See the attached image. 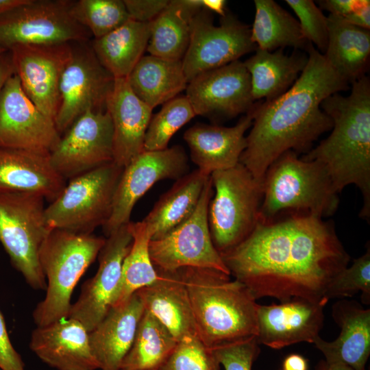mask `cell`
Wrapping results in <instances>:
<instances>
[{"label":"cell","mask_w":370,"mask_h":370,"mask_svg":"<svg viewBox=\"0 0 370 370\" xmlns=\"http://www.w3.org/2000/svg\"><path fill=\"white\" fill-rule=\"evenodd\" d=\"M221 256L256 300L269 297L280 302L325 299L327 285L350 260L332 223L302 214L258 221L244 241Z\"/></svg>","instance_id":"obj_1"},{"label":"cell","mask_w":370,"mask_h":370,"mask_svg":"<svg viewBox=\"0 0 370 370\" xmlns=\"http://www.w3.org/2000/svg\"><path fill=\"white\" fill-rule=\"evenodd\" d=\"M308 60L294 84L275 99L256 102L241 163L262 183L269 166L284 153H306L332 121L321 108L328 97L349 88L323 55L310 44Z\"/></svg>","instance_id":"obj_2"},{"label":"cell","mask_w":370,"mask_h":370,"mask_svg":"<svg viewBox=\"0 0 370 370\" xmlns=\"http://www.w3.org/2000/svg\"><path fill=\"white\" fill-rule=\"evenodd\" d=\"M348 96L325 98L321 108L332 121L330 134L302 159L323 166L339 194L348 185L360 191L361 218H370V80L366 75L352 84Z\"/></svg>","instance_id":"obj_3"},{"label":"cell","mask_w":370,"mask_h":370,"mask_svg":"<svg viewBox=\"0 0 370 370\" xmlns=\"http://www.w3.org/2000/svg\"><path fill=\"white\" fill-rule=\"evenodd\" d=\"M196 323L197 336L209 349L256 337V299L243 283L223 272L180 269Z\"/></svg>","instance_id":"obj_4"},{"label":"cell","mask_w":370,"mask_h":370,"mask_svg":"<svg viewBox=\"0 0 370 370\" xmlns=\"http://www.w3.org/2000/svg\"><path fill=\"white\" fill-rule=\"evenodd\" d=\"M259 222L295 214L321 219L334 214L338 193L321 165L288 151L268 168L262 182Z\"/></svg>","instance_id":"obj_5"},{"label":"cell","mask_w":370,"mask_h":370,"mask_svg":"<svg viewBox=\"0 0 370 370\" xmlns=\"http://www.w3.org/2000/svg\"><path fill=\"white\" fill-rule=\"evenodd\" d=\"M105 242L106 238L92 234L51 230L39 251L47 288L45 297L33 312L37 326L69 317L73 291Z\"/></svg>","instance_id":"obj_6"},{"label":"cell","mask_w":370,"mask_h":370,"mask_svg":"<svg viewBox=\"0 0 370 370\" xmlns=\"http://www.w3.org/2000/svg\"><path fill=\"white\" fill-rule=\"evenodd\" d=\"M214 194L208 219L214 246L221 254L244 241L258 223L262 183L238 163L210 174Z\"/></svg>","instance_id":"obj_7"},{"label":"cell","mask_w":370,"mask_h":370,"mask_svg":"<svg viewBox=\"0 0 370 370\" xmlns=\"http://www.w3.org/2000/svg\"><path fill=\"white\" fill-rule=\"evenodd\" d=\"M45 199L30 193H0V243L12 266L34 290H46L39 263L40 247L51 231Z\"/></svg>","instance_id":"obj_8"},{"label":"cell","mask_w":370,"mask_h":370,"mask_svg":"<svg viewBox=\"0 0 370 370\" xmlns=\"http://www.w3.org/2000/svg\"><path fill=\"white\" fill-rule=\"evenodd\" d=\"M123 170L112 162L71 179L59 196L45 208L48 227L87 234L103 227L110 217Z\"/></svg>","instance_id":"obj_9"},{"label":"cell","mask_w":370,"mask_h":370,"mask_svg":"<svg viewBox=\"0 0 370 370\" xmlns=\"http://www.w3.org/2000/svg\"><path fill=\"white\" fill-rule=\"evenodd\" d=\"M73 1L27 0L0 15V45L6 51L21 45L86 42L90 33L71 14Z\"/></svg>","instance_id":"obj_10"},{"label":"cell","mask_w":370,"mask_h":370,"mask_svg":"<svg viewBox=\"0 0 370 370\" xmlns=\"http://www.w3.org/2000/svg\"><path fill=\"white\" fill-rule=\"evenodd\" d=\"M213 194L210 176L193 213L164 236L150 241L149 254L156 269L171 271L196 267L230 275L210 235L208 209Z\"/></svg>","instance_id":"obj_11"},{"label":"cell","mask_w":370,"mask_h":370,"mask_svg":"<svg viewBox=\"0 0 370 370\" xmlns=\"http://www.w3.org/2000/svg\"><path fill=\"white\" fill-rule=\"evenodd\" d=\"M190 40L182 60L188 83L198 75L225 66L255 51L251 29L227 12L220 25L213 23L211 12L202 8L191 19Z\"/></svg>","instance_id":"obj_12"},{"label":"cell","mask_w":370,"mask_h":370,"mask_svg":"<svg viewBox=\"0 0 370 370\" xmlns=\"http://www.w3.org/2000/svg\"><path fill=\"white\" fill-rule=\"evenodd\" d=\"M86 42L72 45L70 58L62 74L60 103L55 118L59 133L88 110H106V101L114 78L101 64L91 46Z\"/></svg>","instance_id":"obj_13"},{"label":"cell","mask_w":370,"mask_h":370,"mask_svg":"<svg viewBox=\"0 0 370 370\" xmlns=\"http://www.w3.org/2000/svg\"><path fill=\"white\" fill-rule=\"evenodd\" d=\"M188 156L182 147L143 151L123 168L116 186L110 217L102 227L108 236L130 222L134 205L156 182L180 178L188 173Z\"/></svg>","instance_id":"obj_14"},{"label":"cell","mask_w":370,"mask_h":370,"mask_svg":"<svg viewBox=\"0 0 370 370\" xmlns=\"http://www.w3.org/2000/svg\"><path fill=\"white\" fill-rule=\"evenodd\" d=\"M51 166L63 178L113 162V127L108 112L88 110L77 118L49 154Z\"/></svg>","instance_id":"obj_15"},{"label":"cell","mask_w":370,"mask_h":370,"mask_svg":"<svg viewBox=\"0 0 370 370\" xmlns=\"http://www.w3.org/2000/svg\"><path fill=\"white\" fill-rule=\"evenodd\" d=\"M61 136L55 122L24 92L14 73L0 92V147L50 154Z\"/></svg>","instance_id":"obj_16"},{"label":"cell","mask_w":370,"mask_h":370,"mask_svg":"<svg viewBox=\"0 0 370 370\" xmlns=\"http://www.w3.org/2000/svg\"><path fill=\"white\" fill-rule=\"evenodd\" d=\"M186 91L196 116L211 119L247 114L256 103L250 75L239 60L198 75L188 83Z\"/></svg>","instance_id":"obj_17"},{"label":"cell","mask_w":370,"mask_h":370,"mask_svg":"<svg viewBox=\"0 0 370 370\" xmlns=\"http://www.w3.org/2000/svg\"><path fill=\"white\" fill-rule=\"evenodd\" d=\"M72 43L21 45L9 50L24 92L54 122L60 103V81Z\"/></svg>","instance_id":"obj_18"},{"label":"cell","mask_w":370,"mask_h":370,"mask_svg":"<svg viewBox=\"0 0 370 370\" xmlns=\"http://www.w3.org/2000/svg\"><path fill=\"white\" fill-rule=\"evenodd\" d=\"M128 224L107 236L98 255L96 274L83 284L78 299L71 306L69 317L80 321L88 332L99 324L112 306L123 262L133 241Z\"/></svg>","instance_id":"obj_19"},{"label":"cell","mask_w":370,"mask_h":370,"mask_svg":"<svg viewBox=\"0 0 370 370\" xmlns=\"http://www.w3.org/2000/svg\"><path fill=\"white\" fill-rule=\"evenodd\" d=\"M328 302L295 297L280 304H258V343L275 349L301 342L313 343L323 326Z\"/></svg>","instance_id":"obj_20"},{"label":"cell","mask_w":370,"mask_h":370,"mask_svg":"<svg viewBox=\"0 0 370 370\" xmlns=\"http://www.w3.org/2000/svg\"><path fill=\"white\" fill-rule=\"evenodd\" d=\"M29 347L42 362L58 370L99 369L89 332L73 318L37 326L32 332Z\"/></svg>","instance_id":"obj_21"},{"label":"cell","mask_w":370,"mask_h":370,"mask_svg":"<svg viewBox=\"0 0 370 370\" xmlns=\"http://www.w3.org/2000/svg\"><path fill=\"white\" fill-rule=\"evenodd\" d=\"M113 127V162L124 168L144 151L153 109L132 91L127 78L114 79L106 101Z\"/></svg>","instance_id":"obj_22"},{"label":"cell","mask_w":370,"mask_h":370,"mask_svg":"<svg viewBox=\"0 0 370 370\" xmlns=\"http://www.w3.org/2000/svg\"><path fill=\"white\" fill-rule=\"evenodd\" d=\"M252 121L251 110L232 127L197 123L189 127L184 134V139L191 160L208 175L235 166L246 147L245 132Z\"/></svg>","instance_id":"obj_23"},{"label":"cell","mask_w":370,"mask_h":370,"mask_svg":"<svg viewBox=\"0 0 370 370\" xmlns=\"http://www.w3.org/2000/svg\"><path fill=\"white\" fill-rule=\"evenodd\" d=\"M332 315L341 329L333 341L319 336L314 346L330 363L347 365L355 370H366L370 355V310L355 300L341 299L332 307Z\"/></svg>","instance_id":"obj_24"},{"label":"cell","mask_w":370,"mask_h":370,"mask_svg":"<svg viewBox=\"0 0 370 370\" xmlns=\"http://www.w3.org/2000/svg\"><path fill=\"white\" fill-rule=\"evenodd\" d=\"M66 184L49 154L0 147V193H35L52 202Z\"/></svg>","instance_id":"obj_25"},{"label":"cell","mask_w":370,"mask_h":370,"mask_svg":"<svg viewBox=\"0 0 370 370\" xmlns=\"http://www.w3.org/2000/svg\"><path fill=\"white\" fill-rule=\"evenodd\" d=\"M144 311V305L135 292L125 303L112 307L89 332L90 347L99 369L121 370Z\"/></svg>","instance_id":"obj_26"},{"label":"cell","mask_w":370,"mask_h":370,"mask_svg":"<svg viewBox=\"0 0 370 370\" xmlns=\"http://www.w3.org/2000/svg\"><path fill=\"white\" fill-rule=\"evenodd\" d=\"M156 271L157 280L136 291L145 309L153 314L178 342L188 336L198 337L180 269Z\"/></svg>","instance_id":"obj_27"},{"label":"cell","mask_w":370,"mask_h":370,"mask_svg":"<svg viewBox=\"0 0 370 370\" xmlns=\"http://www.w3.org/2000/svg\"><path fill=\"white\" fill-rule=\"evenodd\" d=\"M308 60L306 53L288 55L282 48L273 51L256 48L243 62L250 75L254 100L267 101L283 95L298 79Z\"/></svg>","instance_id":"obj_28"},{"label":"cell","mask_w":370,"mask_h":370,"mask_svg":"<svg viewBox=\"0 0 370 370\" xmlns=\"http://www.w3.org/2000/svg\"><path fill=\"white\" fill-rule=\"evenodd\" d=\"M328 40L323 54L332 69L348 84L365 75L370 56V31L345 21L327 16Z\"/></svg>","instance_id":"obj_29"},{"label":"cell","mask_w":370,"mask_h":370,"mask_svg":"<svg viewBox=\"0 0 370 370\" xmlns=\"http://www.w3.org/2000/svg\"><path fill=\"white\" fill-rule=\"evenodd\" d=\"M210 176L197 169L175 180L143 220L151 232V240L164 236L193 213Z\"/></svg>","instance_id":"obj_30"},{"label":"cell","mask_w":370,"mask_h":370,"mask_svg":"<svg viewBox=\"0 0 370 370\" xmlns=\"http://www.w3.org/2000/svg\"><path fill=\"white\" fill-rule=\"evenodd\" d=\"M151 23L129 19L108 34L94 39L91 47L114 79L127 78L147 50Z\"/></svg>","instance_id":"obj_31"},{"label":"cell","mask_w":370,"mask_h":370,"mask_svg":"<svg viewBox=\"0 0 370 370\" xmlns=\"http://www.w3.org/2000/svg\"><path fill=\"white\" fill-rule=\"evenodd\" d=\"M134 94L153 109L186 90L188 81L182 60L143 56L127 77Z\"/></svg>","instance_id":"obj_32"},{"label":"cell","mask_w":370,"mask_h":370,"mask_svg":"<svg viewBox=\"0 0 370 370\" xmlns=\"http://www.w3.org/2000/svg\"><path fill=\"white\" fill-rule=\"evenodd\" d=\"M203 8V0H171L151 22L147 47L149 55L182 60L190 40L192 18Z\"/></svg>","instance_id":"obj_33"},{"label":"cell","mask_w":370,"mask_h":370,"mask_svg":"<svg viewBox=\"0 0 370 370\" xmlns=\"http://www.w3.org/2000/svg\"><path fill=\"white\" fill-rule=\"evenodd\" d=\"M254 4L251 38L257 48L268 51L286 47L306 50L310 42L289 12L273 0H255Z\"/></svg>","instance_id":"obj_34"},{"label":"cell","mask_w":370,"mask_h":370,"mask_svg":"<svg viewBox=\"0 0 370 370\" xmlns=\"http://www.w3.org/2000/svg\"><path fill=\"white\" fill-rule=\"evenodd\" d=\"M177 343L169 330L145 309L121 370H158Z\"/></svg>","instance_id":"obj_35"},{"label":"cell","mask_w":370,"mask_h":370,"mask_svg":"<svg viewBox=\"0 0 370 370\" xmlns=\"http://www.w3.org/2000/svg\"><path fill=\"white\" fill-rule=\"evenodd\" d=\"M133 241L124 258L121 278L112 307L125 303L138 290L158 278L149 254L151 232L143 221L129 223Z\"/></svg>","instance_id":"obj_36"},{"label":"cell","mask_w":370,"mask_h":370,"mask_svg":"<svg viewBox=\"0 0 370 370\" xmlns=\"http://www.w3.org/2000/svg\"><path fill=\"white\" fill-rule=\"evenodd\" d=\"M71 14L95 39L114 31L130 19L122 0L73 1Z\"/></svg>","instance_id":"obj_37"},{"label":"cell","mask_w":370,"mask_h":370,"mask_svg":"<svg viewBox=\"0 0 370 370\" xmlns=\"http://www.w3.org/2000/svg\"><path fill=\"white\" fill-rule=\"evenodd\" d=\"M196 116L186 96H177L163 104L151 116L144 141V151L168 148L172 136Z\"/></svg>","instance_id":"obj_38"},{"label":"cell","mask_w":370,"mask_h":370,"mask_svg":"<svg viewBox=\"0 0 370 370\" xmlns=\"http://www.w3.org/2000/svg\"><path fill=\"white\" fill-rule=\"evenodd\" d=\"M361 293V301L365 304L370 302V247L365 253L354 259L349 267L338 273L328 283L323 297L345 299Z\"/></svg>","instance_id":"obj_39"},{"label":"cell","mask_w":370,"mask_h":370,"mask_svg":"<svg viewBox=\"0 0 370 370\" xmlns=\"http://www.w3.org/2000/svg\"><path fill=\"white\" fill-rule=\"evenodd\" d=\"M158 370H221V365L197 336H188L178 342Z\"/></svg>","instance_id":"obj_40"},{"label":"cell","mask_w":370,"mask_h":370,"mask_svg":"<svg viewBox=\"0 0 370 370\" xmlns=\"http://www.w3.org/2000/svg\"><path fill=\"white\" fill-rule=\"evenodd\" d=\"M285 2L297 15L305 38L314 44L323 54L328 40L327 16L312 0H286Z\"/></svg>","instance_id":"obj_41"},{"label":"cell","mask_w":370,"mask_h":370,"mask_svg":"<svg viewBox=\"0 0 370 370\" xmlns=\"http://www.w3.org/2000/svg\"><path fill=\"white\" fill-rule=\"evenodd\" d=\"M225 370H252L260 352L256 337L225 343L210 349Z\"/></svg>","instance_id":"obj_42"},{"label":"cell","mask_w":370,"mask_h":370,"mask_svg":"<svg viewBox=\"0 0 370 370\" xmlns=\"http://www.w3.org/2000/svg\"><path fill=\"white\" fill-rule=\"evenodd\" d=\"M130 18L140 23H151L167 6L168 0H123Z\"/></svg>","instance_id":"obj_43"},{"label":"cell","mask_w":370,"mask_h":370,"mask_svg":"<svg viewBox=\"0 0 370 370\" xmlns=\"http://www.w3.org/2000/svg\"><path fill=\"white\" fill-rule=\"evenodd\" d=\"M0 369L25 370L21 355L11 343L3 315L0 310Z\"/></svg>","instance_id":"obj_44"},{"label":"cell","mask_w":370,"mask_h":370,"mask_svg":"<svg viewBox=\"0 0 370 370\" xmlns=\"http://www.w3.org/2000/svg\"><path fill=\"white\" fill-rule=\"evenodd\" d=\"M321 10H325L330 14L338 16L352 23L356 14L366 5L370 4L369 0H321L317 1Z\"/></svg>","instance_id":"obj_45"},{"label":"cell","mask_w":370,"mask_h":370,"mask_svg":"<svg viewBox=\"0 0 370 370\" xmlns=\"http://www.w3.org/2000/svg\"><path fill=\"white\" fill-rule=\"evenodd\" d=\"M14 73L11 53L6 51L0 56V92L8 79Z\"/></svg>","instance_id":"obj_46"},{"label":"cell","mask_w":370,"mask_h":370,"mask_svg":"<svg viewBox=\"0 0 370 370\" xmlns=\"http://www.w3.org/2000/svg\"><path fill=\"white\" fill-rule=\"evenodd\" d=\"M283 370H308V360L301 355L291 354L283 361Z\"/></svg>","instance_id":"obj_47"},{"label":"cell","mask_w":370,"mask_h":370,"mask_svg":"<svg viewBox=\"0 0 370 370\" xmlns=\"http://www.w3.org/2000/svg\"><path fill=\"white\" fill-rule=\"evenodd\" d=\"M204 8L223 16L227 13L226 1L223 0H203Z\"/></svg>","instance_id":"obj_48"},{"label":"cell","mask_w":370,"mask_h":370,"mask_svg":"<svg viewBox=\"0 0 370 370\" xmlns=\"http://www.w3.org/2000/svg\"><path fill=\"white\" fill-rule=\"evenodd\" d=\"M315 370H355L345 365L330 363L325 360H320L315 367Z\"/></svg>","instance_id":"obj_49"},{"label":"cell","mask_w":370,"mask_h":370,"mask_svg":"<svg viewBox=\"0 0 370 370\" xmlns=\"http://www.w3.org/2000/svg\"><path fill=\"white\" fill-rule=\"evenodd\" d=\"M27 0H0V15L25 3Z\"/></svg>","instance_id":"obj_50"},{"label":"cell","mask_w":370,"mask_h":370,"mask_svg":"<svg viewBox=\"0 0 370 370\" xmlns=\"http://www.w3.org/2000/svg\"><path fill=\"white\" fill-rule=\"evenodd\" d=\"M5 51H6L5 49H4L1 45H0V56Z\"/></svg>","instance_id":"obj_51"}]
</instances>
